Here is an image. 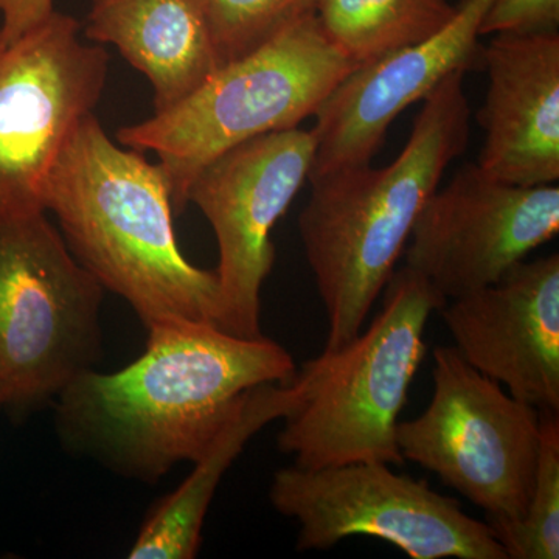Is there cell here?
I'll list each match as a JSON object with an SVG mask.
<instances>
[{"label":"cell","instance_id":"6da1fadb","mask_svg":"<svg viewBox=\"0 0 559 559\" xmlns=\"http://www.w3.org/2000/svg\"><path fill=\"white\" fill-rule=\"evenodd\" d=\"M296 374L277 342L176 320L150 329L145 353L124 369H92L70 382L55 400V428L73 454L156 484L200 457L248 390Z\"/></svg>","mask_w":559,"mask_h":559},{"label":"cell","instance_id":"7a4b0ae2","mask_svg":"<svg viewBox=\"0 0 559 559\" xmlns=\"http://www.w3.org/2000/svg\"><path fill=\"white\" fill-rule=\"evenodd\" d=\"M44 207L57 216L81 266L127 300L146 330L176 320L218 326V275L191 264L179 249L159 165L116 145L94 112L61 151Z\"/></svg>","mask_w":559,"mask_h":559},{"label":"cell","instance_id":"3957f363","mask_svg":"<svg viewBox=\"0 0 559 559\" xmlns=\"http://www.w3.org/2000/svg\"><path fill=\"white\" fill-rule=\"evenodd\" d=\"M411 138L395 160L311 176L299 216L305 257L326 312V352L362 331L426 202L469 142L465 72L447 76L423 98Z\"/></svg>","mask_w":559,"mask_h":559},{"label":"cell","instance_id":"277c9868","mask_svg":"<svg viewBox=\"0 0 559 559\" xmlns=\"http://www.w3.org/2000/svg\"><path fill=\"white\" fill-rule=\"evenodd\" d=\"M384 290L369 329L299 370L307 392L278 436V450L299 468L404 463L396 426L425 359L426 325L447 300L406 266Z\"/></svg>","mask_w":559,"mask_h":559},{"label":"cell","instance_id":"5b68a950","mask_svg":"<svg viewBox=\"0 0 559 559\" xmlns=\"http://www.w3.org/2000/svg\"><path fill=\"white\" fill-rule=\"evenodd\" d=\"M355 69L310 14L252 53L221 66L178 105L121 128L117 140L159 157L179 215L191 180L210 160L259 135L299 128Z\"/></svg>","mask_w":559,"mask_h":559},{"label":"cell","instance_id":"8992f818","mask_svg":"<svg viewBox=\"0 0 559 559\" xmlns=\"http://www.w3.org/2000/svg\"><path fill=\"white\" fill-rule=\"evenodd\" d=\"M105 293L47 212L0 223V400L10 417L55 403L95 369Z\"/></svg>","mask_w":559,"mask_h":559},{"label":"cell","instance_id":"52a82bcc","mask_svg":"<svg viewBox=\"0 0 559 559\" xmlns=\"http://www.w3.org/2000/svg\"><path fill=\"white\" fill-rule=\"evenodd\" d=\"M432 355L429 406L396 426L404 462L437 474L484 510L485 522L521 520L535 485L540 412L473 369L455 347Z\"/></svg>","mask_w":559,"mask_h":559},{"label":"cell","instance_id":"ba28073f","mask_svg":"<svg viewBox=\"0 0 559 559\" xmlns=\"http://www.w3.org/2000/svg\"><path fill=\"white\" fill-rule=\"evenodd\" d=\"M272 507L299 524L297 550H326L349 536H371L412 559H509L487 522L428 481L396 474L388 463L331 468L293 465L274 474Z\"/></svg>","mask_w":559,"mask_h":559},{"label":"cell","instance_id":"9c48e42d","mask_svg":"<svg viewBox=\"0 0 559 559\" xmlns=\"http://www.w3.org/2000/svg\"><path fill=\"white\" fill-rule=\"evenodd\" d=\"M108 68L106 50L81 40L79 21L57 10L0 47V223L46 212L50 173L100 102Z\"/></svg>","mask_w":559,"mask_h":559},{"label":"cell","instance_id":"30bf717a","mask_svg":"<svg viewBox=\"0 0 559 559\" xmlns=\"http://www.w3.org/2000/svg\"><path fill=\"white\" fill-rule=\"evenodd\" d=\"M312 131H275L234 146L197 173L187 189L209 221L219 249L218 329L263 337L261 288L275 261L271 234L296 200L314 162Z\"/></svg>","mask_w":559,"mask_h":559},{"label":"cell","instance_id":"8fae6325","mask_svg":"<svg viewBox=\"0 0 559 559\" xmlns=\"http://www.w3.org/2000/svg\"><path fill=\"white\" fill-rule=\"evenodd\" d=\"M558 231V186H513L465 164L419 212L404 266L457 299L498 282Z\"/></svg>","mask_w":559,"mask_h":559},{"label":"cell","instance_id":"7c38bea8","mask_svg":"<svg viewBox=\"0 0 559 559\" xmlns=\"http://www.w3.org/2000/svg\"><path fill=\"white\" fill-rule=\"evenodd\" d=\"M492 0H462L430 38L353 70L316 110L311 176L370 164L392 121L455 72L484 69L480 25Z\"/></svg>","mask_w":559,"mask_h":559},{"label":"cell","instance_id":"4fadbf2b","mask_svg":"<svg viewBox=\"0 0 559 559\" xmlns=\"http://www.w3.org/2000/svg\"><path fill=\"white\" fill-rule=\"evenodd\" d=\"M441 318L473 369L539 412L559 414V255L521 261Z\"/></svg>","mask_w":559,"mask_h":559},{"label":"cell","instance_id":"5bb4252c","mask_svg":"<svg viewBox=\"0 0 559 559\" xmlns=\"http://www.w3.org/2000/svg\"><path fill=\"white\" fill-rule=\"evenodd\" d=\"M488 91L477 114L485 143L477 165L521 187L559 179V35H496L484 50Z\"/></svg>","mask_w":559,"mask_h":559},{"label":"cell","instance_id":"9a60e30c","mask_svg":"<svg viewBox=\"0 0 559 559\" xmlns=\"http://www.w3.org/2000/svg\"><path fill=\"white\" fill-rule=\"evenodd\" d=\"M84 36L117 47L146 76L154 112L178 105L221 68L202 0H91Z\"/></svg>","mask_w":559,"mask_h":559},{"label":"cell","instance_id":"2e32d148","mask_svg":"<svg viewBox=\"0 0 559 559\" xmlns=\"http://www.w3.org/2000/svg\"><path fill=\"white\" fill-rule=\"evenodd\" d=\"M307 381L297 370L289 384H261L248 390L204 452L190 476L160 500L132 544V559H193L202 527L224 474L264 426L285 419L300 406Z\"/></svg>","mask_w":559,"mask_h":559},{"label":"cell","instance_id":"e0dca14e","mask_svg":"<svg viewBox=\"0 0 559 559\" xmlns=\"http://www.w3.org/2000/svg\"><path fill=\"white\" fill-rule=\"evenodd\" d=\"M455 10L450 0H316L314 14L326 38L362 68L430 38Z\"/></svg>","mask_w":559,"mask_h":559},{"label":"cell","instance_id":"ac0fdd59","mask_svg":"<svg viewBox=\"0 0 559 559\" xmlns=\"http://www.w3.org/2000/svg\"><path fill=\"white\" fill-rule=\"evenodd\" d=\"M487 525L509 559L559 558V414L540 412L538 466L524 516Z\"/></svg>","mask_w":559,"mask_h":559},{"label":"cell","instance_id":"d6986e66","mask_svg":"<svg viewBox=\"0 0 559 559\" xmlns=\"http://www.w3.org/2000/svg\"><path fill=\"white\" fill-rule=\"evenodd\" d=\"M219 64L240 60L314 14L316 0H202Z\"/></svg>","mask_w":559,"mask_h":559},{"label":"cell","instance_id":"ffe728a7","mask_svg":"<svg viewBox=\"0 0 559 559\" xmlns=\"http://www.w3.org/2000/svg\"><path fill=\"white\" fill-rule=\"evenodd\" d=\"M559 0H492L480 36L558 32Z\"/></svg>","mask_w":559,"mask_h":559},{"label":"cell","instance_id":"44dd1931","mask_svg":"<svg viewBox=\"0 0 559 559\" xmlns=\"http://www.w3.org/2000/svg\"><path fill=\"white\" fill-rule=\"evenodd\" d=\"M53 11V0H0V47L35 31Z\"/></svg>","mask_w":559,"mask_h":559},{"label":"cell","instance_id":"7402d4cb","mask_svg":"<svg viewBox=\"0 0 559 559\" xmlns=\"http://www.w3.org/2000/svg\"><path fill=\"white\" fill-rule=\"evenodd\" d=\"M0 411H3L2 400H0Z\"/></svg>","mask_w":559,"mask_h":559}]
</instances>
